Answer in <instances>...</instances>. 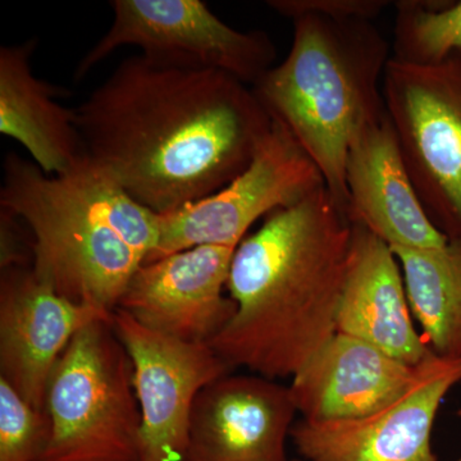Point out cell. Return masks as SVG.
Wrapping results in <instances>:
<instances>
[{
	"instance_id": "6da1fadb",
	"label": "cell",
	"mask_w": 461,
	"mask_h": 461,
	"mask_svg": "<svg viewBox=\"0 0 461 461\" xmlns=\"http://www.w3.org/2000/svg\"><path fill=\"white\" fill-rule=\"evenodd\" d=\"M74 109L87 157L159 215L235 180L273 124L253 87L238 78L157 65L141 54Z\"/></svg>"
},
{
	"instance_id": "7a4b0ae2",
	"label": "cell",
	"mask_w": 461,
	"mask_h": 461,
	"mask_svg": "<svg viewBox=\"0 0 461 461\" xmlns=\"http://www.w3.org/2000/svg\"><path fill=\"white\" fill-rule=\"evenodd\" d=\"M353 224L326 186L242 240L227 290L236 313L209 345L230 368L293 378L336 335Z\"/></svg>"
},
{
	"instance_id": "3957f363",
	"label": "cell",
	"mask_w": 461,
	"mask_h": 461,
	"mask_svg": "<svg viewBox=\"0 0 461 461\" xmlns=\"http://www.w3.org/2000/svg\"><path fill=\"white\" fill-rule=\"evenodd\" d=\"M0 208L32 233L36 277L76 304L114 312L159 238V215L85 156L50 176L14 151L3 162Z\"/></svg>"
},
{
	"instance_id": "277c9868",
	"label": "cell",
	"mask_w": 461,
	"mask_h": 461,
	"mask_svg": "<svg viewBox=\"0 0 461 461\" xmlns=\"http://www.w3.org/2000/svg\"><path fill=\"white\" fill-rule=\"evenodd\" d=\"M287 57L253 86L286 127L346 212V163L354 141L386 115L384 77L393 54L373 21L303 16Z\"/></svg>"
},
{
	"instance_id": "5b68a950",
	"label": "cell",
	"mask_w": 461,
	"mask_h": 461,
	"mask_svg": "<svg viewBox=\"0 0 461 461\" xmlns=\"http://www.w3.org/2000/svg\"><path fill=\"white\" fill-rule=\"evenodd\" d=\"M44 411L50 437L39 461H139L140 408L113 318L72 339L51 373Z\"/></svg>"
},
{
	"instance_id": "8992f818",
	"label": "cell",
	"mask_w": 461,
	"mask_h": 461,
	"mask_svg": "<svg viewBox=\"0 0 461 461\" xmlns=\"http://www.w3.org/2000/svg\"><path fill=\"white\" fill-rule=\"evenodd\" d=\"M386 111L421 204L448 239H461V54L429 66L391 58Z\"/></svg>"
},
{
	"instance_id": "52a82bcc",
	"label": "cell",
	"mask_w": 461,
	"mask_h": 461,
	"mask_svg": "<svg viewBox=\"0 0 461 461\" xmlns=\"http://www.w3.org/2000/svg\"><path fill=\"white\" fill-rule=\"evenodd\" d=\"M111 7V29L76 67V83L124 45L157 65L214 69L251 87L275 67L268 33L233 29L202 0H113Z\"/></svg>"
},
{
	"instance_id": "ba28073f",
	"label": "cell",
	"mask_w": 461,
	"mask_h": 461,
	"mask_svg": "<svg viewBox=\"0 0 461 461\" xmlns=\"http://www.w3.org/2000/svg\"><path fill=\"white\" fill-rule=\"evenodd\" d=\"M326 186L323 176L284 124L272 129L250 165L213 195L159 215V238L147 262L200 245L238 248L258 220Z\"/></svg>"
},
{
	"instance_id": "9c48e42d",
	"label": "cell",
	"mask_w": 461,
	"mask_h": 461,
	"mask_svg": "<svg viewBox=\"0 0 461 461\" xmlns=\"http://www.w3.org/2000/svg\"><path fill=\"white\" fill-rule=\"evenodd\" d=\"M113 329L132 363L141 415L139 461H184L196 397L232 368L211 345L168 338L120 309Z\"/></svg>"
},
{
	"instance_id": "30bf717a",
	"label": "cell",
	"mask_w": 461,
	"mask_h": 461,
	"mask_svg": "<svg viewBox=\"0 0 461 461\" xmlns=\"http://www.w3.org/2000/svg\"><path fill=\"white\" fill-rule=\"evenodd\" d=\"M461 382V357L432 354L395 402L350 420H297L291 430L304 461H439L432 432L447 393Z\"/></svg>"
},
{
	"instance_id": "8fae6325",
	"label": "cell",
	"mask_w": 461,
	"mask_h": 461,
	"mask_svg": "<svg viewBox=\"0 0 461 461\" xmlns=\"http://www.w3.org/2000/svg\"><path fill=\"white\" fill-rule=\"evenodd\" d=\"M235 250L200 245L144 263L117 309L168 338L209 344L236 313V303L223 294Z\"/></svg>"
},
{
	"instance_id": "7c38bea8",
	"label": "cell",
	"mask_w": 461,
	"mask_h": 461,
	"mask_svg": "<svg viewBox=\"0 0 461 461\" xmlns=\"http://www.w3.org/2000/svg\"><path fill=\"white\" fill-rule=\"evenodd\" d=\"M114 312L76 304L36 277L32 267L2 269L0 378L44 411L51 373L75 336Z\"/></svg>"
},
{
	"instance_id": "4fadbf2b",
	"label": "cell",
	"mask_w": 461,
	"mask_h": 461,
	"mask_svg": "<svg viewBox=\"0 0 461 461\" xmlns=\"http://www.w3.org/2000/svg\"><path fill=\"white\" fill-rule=\"evenodd\" d=\"M295 415L288 386L230 373L196 397L184 461H291Z\"/></svg>"
},
{
	"instance_id": "5bb4252c",
	"label": "cell",
	"mask_w": 461,
	"mask_h": 461,
	"mask_svg": "<svg viewBox=\"0 0 461 461\" xmlns=\"http://www.w3.org/2000/svg\"><path fill=\"white\" fill-rule=\"evenodd\" d=\"M346 215L391 248L429 249L448 238L421 204L388 114L354 141L346 163Z\"/></svg>"
},
{
	"instance_id": "9a60e30c",
	"label": "cell",
	"mask_w": 461,
	"mask_h": 461,
	"mask_svg": "<svg viewBox=\"0 0 461 461\" xmlns=\"http://www.w3.org/2000/svg\"><path fill=\"white\" fill-rule=\"evenodd\" d=\"M417 373L418 366L336 332L291 378L288 390L303 420H357L399 399Z\"/></svg>"
},
{
	"instance_id": "2e32d148",
	"label": "cell",
	"mask_w": 461,
	"mask_h": 461,
	"mask_svg": "<svg viewBox=\"0 0 461 461\" xmlns=\"http://www.w3.org/2000/svg\"><path fill=\"white\" fill-rule=\"evenodd\" d=\"M336 330L409 366H420L433 354L415 329L395 253L360 226H353Z\"/></svg>"
},
{
	"instance_id": "e0dca14e",
	"label": "cell",
	"mask_w": 461,
	"mask_h": 461,
	"mask_svg": "<svg viewBox=\"0 0 461 461\" xmlns=\"http://www.w3.org/2000/svg\"><path fill=\"white\" fill-rule=\"evenodd\" d=\"M38 41L0 48V132L20 142L45 175H62L85 156L75 109L58 96L68 91L32 74Z\"/></svg>"
},
{
	"instance_id": "ac0fdd59",
	"label": "cell",
	"mask_w": 461,
	"mask_h": 461,
	"mask_svg": "<svg viewBox=\"0 0 461 461\" xmlns=\"http://www.w3.org/2000/svg\"><path fill=\"white\" fill-rule=\"evenodd\" d=\"M399 260L414 321L430 351L461 357V239L441 248H391Z\"/></svg>"
},
{
	"instance_id": "d6986e66",
	"label": "cell",
	"mask_w": 461,
	"mask_h": 461,
	"mask_svg": "<svg viewBox=\"0 0 461 461\" xmlns=\"http://www.w3.org/2000/svg\"><path fill=\"white\" fill-rule=\"evenodd\" d=\"M395 7L393 59L429 66L461 54V2L402 0Z\"/></svg>"
},
{
	"instance_id": "ffe728a7",
	"label": "cell",
	"mask_w": 461,
	"mask_h": 461,
	"mask_svg": "<svg viewBox=\"0 0 461 461\" xmlns=\"http://www.w3.org/2000/svg\"><path fill=\"white\" fill-rule=\"evenodd\" d=\"M50 437L47 411L33 408L0 378V461H39Z\"/></svg>"
},
{
	"instance_id": "44dd1931",
	"label": "cell",
	"mask_w": 461,
	"mask_h": 461,
	"mask_svg": "<svg viewBox=\"0 0 461 461\" xmlns=\"http://www.w3.org/2000/svg\"><path fill=\"white\" fill-rule=\"evenodd\" d=\"M267 5L291 21L303 16L375 21L390 3L384 0H271Z\"/></svg>"
},
{
	"instance_id": "7402d4cb",
	"label": "cell",
	"mask_w": 461,
	"mask_h": 461,
	"mask_svg": "<svg viewBox=\"0 0 461 461\" xmlns=\"http://www.w3.org/2000/svg\"><path fill=\"white\" fill-rule=\"evenodd\" d=\"M0 230H2V269L27 266L26 254L21 242L20 220L11 212L0 208Z\"/></svg>"
},
{
	"instance_id": "603a6c76",
	"label": "cell",
	"mask_w": 461,
	"mask_h": 461,
	"mask_svg": "<svg viewBox=\"0 0 461 461\" xmlns=\"http://www.w3.org/2000/svg\"><path fill=\"white\" fill-rule=\"evenodd\" d=\"M291 461H304V460H302V459H295V460H291Z\"/></svg>"
},
{
	"instance_id": "cb8c5ba5",
	"label": "cell",
	"mask_w": 461,
	"mask_h": 461,
	"mask_svg": "<svg viewBox=\"0 0 461 461\" xmlns=\"http://www.w3.org/2000/svg\"><path fill=\"white\" fill-rule=\"evenodd\" d=\"M455 461H461V456L459 457V459H457V460H455Z\"/></svg>"
}]
</instances>
